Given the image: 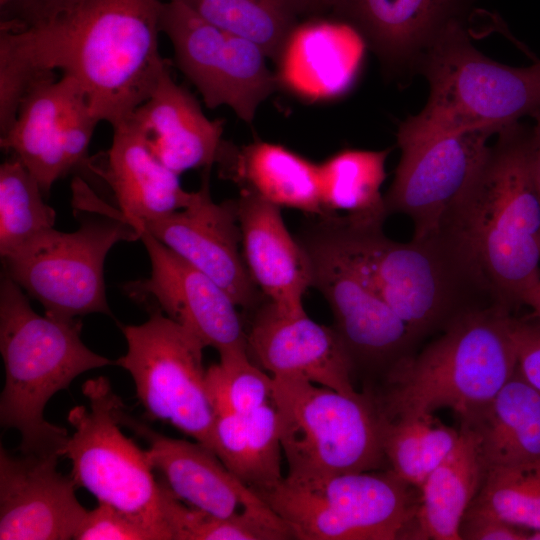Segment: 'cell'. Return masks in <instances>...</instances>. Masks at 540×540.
Masks as SVG:
<instances>
[{
    "label": "cell",
    "mask_w": 540,
    "mask_h": 540,
    "mask_svg": "<svg viewBox=\"0 0 540 540\" xmlns=\"http://www.w3.org/2000/svg\"><path fill=\"white\" fill-rule=\"evenodd\" d=\"M297 238L309 257L311 287L327 301L355 375L371 382L367 387L379 384L419 341L363 280L323 217Z\"/></svg>",
    "instance_id": "cell-12"
},
{
    "label": "cell",
    "mask_w": 540,
    "mask_h": 540,
    "mask_svg": "<svg viewBox=\"0 0 540 540\" xmlns=\"http://www.w3.org/2000/svg\"><path fill=\"white\" fill-rule=\"evenodd\" d=\"M209 172L205 169L199 190L185 208L132 226L145 228L219 284L238 307L253 312L266 299L252 281L242 256L236 199L214 202Z\"/></svg>",
    "instance_id": "cell-17"
},
{
    "label": "cell",
    "mask_w": 540,
    "mask_h": 540,
    "mask_svg": "<svg viewBox=\"0 0 540 540\" xmlns=\"http://www.w3.org/2000/svg\"><path fill=\"white\" fill-rule=\"evenodd\" d=\"M335 1V0H334ZM334 4V3H333Z\"/></svg>",
    "instance_id": "cell-45"
},
{
    "label": "cell",
    "mask_w": 540,
    "mask_h": 540,
    "mask_svg": "<svg viewBox=\"0 0 540 540\" xmlns=\"http://www.w3.org/2000/svg\"><path fill=\"white\" fill-rule=\"evenodd\" d=\"M55 210L37 180L14 157L0 166V256L15 253L54 228Z\"/></svg>",
    "instance_id": "cell-33"
},
{
    "label": "cell",
    "mask_w": 540,
    "mask_h": 540,
    "mask_svg": "<svg viewBox=\"0 0 540 540\" xmlns=\"http://www.w3.org/2000/svg\"><path fill=\"white\" fill-rule=\"evenodd\" d=\"M161 0H83L50 22L0 33V132L39 74L59 69L84 91L93 114L125 123L170 67L159 51Z\"/></svg>",
    "instance_id": "cell-1"
},
{
    "label": "cell",
    "mask_w": 540,
    "mask_h": 540,
    "mask_svg": "<svg viewBox=\"0 0 540 540\" xmlns=\"http://www.w3.org/2000/svg\"><path fill=\"white\" fill-rule=\"evenodd\" d=\"M512 334L517 368L524 379L540 392V326L512 317Z\"/></svg>",
    "instance_id": "cell-38"
},
{
    "label": "cell",
    "mask_w": 540,
    "mask_h": 540,
    "mask_svg": "<svg viewBox=\"0 0 540 540\" xmlns=\"http://www.w3.org/2000/svg\"><path fill=\"white\" fill-rule=\"evenodd\" d=\"M245 416L246 432L234 476L256 493L277 485L284 478L278 413L270 401Z\"/></svg>",
    "instance_id": "cell-35"
},
{
    "label": "cell",
    "mask_w": 540,
    "mask_h": 540,
    "mask_svg": "<svg viewBox=\"0 0 540 540\" xmlns=\"http://www.w3.org/2000/svg\"><path fill=\"white\" fill-rule=\"evenodd\" d=\"M150 262L148 278L131 281L125 293L159 310L219 355L248 352L243 321L229 294L209 276L178 256L142 226H134Z\"/></svg>",
    "instance_id": "cell-16"
},
{
    "label": "cell",
    "mask_w": 540,
    "mask_h": 540,
    "mask_svg": "<svg viewBox=\"0 0 540 540\" xmlns=\"http://www.w3.org/2000/svg\"><path fill=\"white\" fill-rule=\"evenodd\" d=\"M83 0H14L6 9L9 18L22 27L52 21L75 9Z\"/></svg>",
    "instance_id": "cell-40"
},
{
    "label": "cell",
    "mask_w": 540,
    "mask_h": 540,
    "mask_svg": "<svg viewBox=\"0 0 540 540\" xmlns=\"http://www.w3.org/2000/svg\"><path fill=\"white\" fill-rule=\"evenodd\" d=\"M523 305L528 306L532 310V315L540 323V280L525 296Z\"/></svg>",
    "instance_id": "cell-42"
},
{
    "label": "cell",
    "mask_w": 540,
    "mask_h": 540,
    "mask_svg": "<svg viewBox=\"0 0 540 540\" xmlns=\"http://www.w3.org/2000/svg\"><path fill=\"white\" fill-rule=\"evenodd\" d=\"M206 381L215 408L245 415L272 401L273 377L246 351L219 355V362L207 368Z\"/></svg>",
    "instance_id": "cell-36"
},
{
    "label": "cell",
    "mask_w": 540,
    "mask_h": 540,
    "mask_svg": "<svg viewBox=\"0 0 540 540\" xmlns=\"http://www.w3.org/2000/svg\"><path fill=\"white\" fill-rule=\"evenodd\" d=\"M212 24L257 44L276 62L304 16L305 0H174Z\"/></svg>",
    "instance_id": "cell-30"
},
{
    "label": "cell",
    "mask_w": 540,
    "mask_h": 540,
    "mask_svg": "<svg viewBox=\"0 0 540 540\" xmlns=\"http://www.w3.org/2000/svg\"><path fill=\"white\" fill-rule=\"evenodd\" d=\"M494 134L491 129L468 130L400 147L395 176L384 195L388 214L407 216L412 238L439 231L480 173Z\"/></svg>",
    "instance_id": "cell-15"
},
{
    "label": "cell",
    "mask_w": 540,
    "mask_h": 540,
    "mask_svg": "<svg viewBox=\"0 0 540 540\" xmlns=\"http://www.w3.org/2000/svg\"><path fill=\"white\" fill-rule=\"evenodd\" d=\"M429 83L424 108L398 128L399 147L476 129L497 133L540 111V60L498 63L478 51L464 26L441 36L421 61Z\"/></svg>",
    "instance_id": "cell-6"
},
{
    "label": "cell",
    "mask_w": 540,
    "mask_h": 540,
    "mask_svg": "<svg viewBox=\"0 0 540 540\" xmlns=\"http://www.w3.org/2000/svg\"><path fill=\"white\" fill-rule=\"evenodd\" d=\"M14 0H0L1 10L10 5Z\"/></svg>",
    "instance_id": "cell-44"
},
{
    "label": "cell",
    "mask_w": 540,
    "mask_h": 540,
    "mask_svg": "<svg viewBox=\"0 0 540 540\" xmlns=\"http://www.w3.org/2000/svg\"><path fill=\"white\" fill-rule=\"evenodd\" d=\"M323 218L363 280L418 341L463 315L501 306L475 262L443 228L397 242L380 225H352L338 215Z\"/></svg>",
    "instance_id": "cell-3"
},
{
    "label": "cell",
    "mask_w": 540,
    "mask_h": 540,
    "mask_svg": "<svg viewBox=\"0 0 540 540\" xmlns=\"http://www.w3.org/2000/svg\"><path fill=\"white\" fill-rule=\"evenodd\" d=\"M379 417L382 448L390 470L417 488L453 449L460 434L432 414Z\"/></svg>",
    "instance_id": "cell-31"
},
{
    "label": "cell",
    "mask_w": 540,
    "mask_h": 540,
    "mask_svg": "<svg viewBox=\"0 0 540 540\" xmlns=\"http://www.w3.org/2000/svg\"><path fill=\"white\" fill-rule=\"evenodd\" d=\"M126 123L157 160L179 175L218 164L228 142L224 121L207 118L195 96L174 81L170 67Z\"/></svg>",
    "instance_id": "cell-21"
},
{
    "label": "cell",
    "mask_w": 540,
    "mask_h": 540,
    "mask_svg": "<svg viewBox=\"0 0 540 540\" xmlns=\"http://www.w3.org/2000/svg\"><path fill=\"white\" fill-rule=\"evenodd\" d=\"M511 313L493 306L450 324L420 353L365 391L379 415L432 414L447 407L462 422L474 419L517 368Z\"/></svg>",
    "instance_id": "cell-4"
},
{
    "label": "cell",
    "mask_w": 540,
    "mask_h": 540,
    "mask_svg": "<svg viewBox=\"0 0 540 540\" xmlns=\"http://www.w3.org/2000/svg\"><path fill=\"white\" fill-rule=\"evenodd\" d=\"M59 455L11 454L0 448V539H73L87 509Z\"/></svg>",
    "instance_id": "cell-19"
},
{
    "label": "cell",
    "mask_w": 540,
    "mask_h": 540,
    "mask_svg": "<svg viewBox=\"0 0 540 540\" xmlns=\"http://www.w3.org/2000/svg\"><path fill=\"white\" fill-rule=\"evenodd\" d=\"M160 29L171 42L176 66L208 108L227 106L251 124L260 104L279 89L257 44L212 24L185 4L163 2Z\"/></svg>",
    "instance_id": "cell-13"
},
{
    "label": "cell",
    "mask_w": 540,
    "mask_h": 540,
    "mask_svg": "<svg viewBox=\"0 0 540 540\" xmlns=\"http://www.w3.org/2000/svg\"><path fill=\"white\" fill-rule=\"evenodd\" d=\"M122 426L147 442L150 465L180 501L218 517L268 507L203 444L163 435L127 410L122 415Z\"/></svg>",
    "instance_id": "cell-22"
},
{
    "label": "cell",
    "mask_w": 540,
    "mask_h": 540,
    "mask_svg": "<svg viewBox=\"0 0 540 540\" xmlns=\"http://www.w3.org/2000/svg\"><path fill=\"white\" fill-rule=\"evenodd\" d=\"M469 508L528 531H540V461L487 469Z\"/></svg>",
    "instance_id": "cell-34"
},
{
    "label": "cell",
    "mask_w": 540,
    "mask_h": 540,
    "mask_svg": "<svg viewBox=\"0 0 540 540\" xmlns=\"http://www.w3.org/2000/svg\"><path fill=\"white\" fill-rule=\"evenodd\" d=\"M310 15H318L332 9L334 0H305Z\"/></svg>",
    "instance_id": "cell-43"
},
{
    "label": "cell",
    "mask_w": 540,
    "mask_h": 540,
    "mask_svg": "<svg viewBox=\"0 0 540 540\" xmlns=\"http://www.w3.org/2000/svg\"><path fill=\"white\" fill-rule=\"evenodd\" d=\"M497 135L477 178L441 228L512 312L540 280V196L531 169V127L518 122Z\"/></svg>",
    "instance_id": "cell-2"
},
{
    "label": "cell",
    "mask_w": 540,
    "mask_h": 540,
    "mask_svg": "<svg viewBox=\"0 0 540 540\" xmlns=\"http://www.w3.org/2000/svg\"><path fill=\"white\" fill-rule=\"evenodd\" d=\"M390 469L317 479L284 476L256 492L299 540L410 539L418 504Z\"/></svg>",
    "instance_id": "cell-10"
},
{
    "label": "cell",
    "mask_w": 540,
    "mask_h": 540,
    "mask_svg": "<svg viewBox=\"0 0 540 540\" xmlns=\"http://www.w3.org/2000/svg\"><path fill=\"white\" fill-rule=\"evenodd\" d=\"M453 449L419 488L412 539L461 540L463 516L486 473L475 431L461 424Z\"/></svg>",
    "instance_id": "cell-27"
},
{
    "label": "cell",
    "mask_w": 540,
    "mask_h": 540,
    "mask_svg": "<svg viewBox=\"0 0 540 540\" xmlns=\"http://www.w3.org/2000/svg\"><path fill=\"white\" fill-rule=\"evenodd\" d=\"M532 118L534 125L531 127V169L540 196V111L536 112Z\"/></svg>",
    "instance_id": "cell-41"
},
{
    "label": "cell",
    "mask_w": 540,
    "mask_h": 540,
    "mask_svg": "<svg viewBox=\"0 0 540 540\" xmlns=\"http://www.w3.org/2000/svg\"><path fill=\"white\" fill-rule=\"evenodd\" d=\"M530 531L497 517L468 508L461 525L460 537L466 540H528Z\"/></svg>",
    "instance_id": "cell-39"
},
{
    "label": "cell",
    "mask_w": 540,
    "mask_h": 540,
    "mask_svg": "<svg viewBox=\"0 0 540 540\" xmlns=\"http://www.w3.org/2000/svg\"><path fill=\"white\" fill-rule=\"evenodd\" d=\"M389 152L344 149L318 164L325 216L341 212L349 224L383 226L389 214L381 186L386 178Z\"/></svg>",
    "instance_id": "cell-29"
},
{
    "label": "cell",
    "mask_w": 540,
    "mask_h": 540,
    "mask_svg": "<svg viewBox=\"0 0 540 540\" xmlns=\"http://www.w3.org/2000/svg\"><path fill=\"white\" fill-rule=\"evenodd\" d=\"M113 131L103 163L92 159L90 171L110 186L127 222L141 224L185 208L194 191L182 187L180 175L157 160L128 123Z\"/></svg>",
    "instance_id": "cell-25"
},
{
    "label": "cell",
    "mask_w": 540,
    "mask_h": 540,
    "mask_svg": "<svg viewBox=\"0 0 540 540\" xmlns=\"http://www.w3.org/2000/svg\"><path fill=\"white\" fill-rule=\"evenodd\" d=\"M242 256L247 271L266 300L290 313L305 312L303 297L311 287L308 254L289 232L281 208L241 190L236 199Z\"/></svg>",
    "instance_id": "cell-23"
},
{
    "label": "cell",
    "mask_w": 540,
    "mask_h": 540,
    "mask_svg": "<svg viewBox=\"0 0 540 540\" xmlns=\"http://www.w3.org/2000/svg\"><path fill=\"white\" fill-rule=\"evenodd\" d=\"M78 82L53 72L36 76L25 90L0 146L20 161L48 195L53 184L77 168L90 170L89 145L97 124Z\"/></svg>",
    "instance_id": "cell-14"
},
{
    "label": "cell",
    "mask_w": 540,
    "mask_h": 540,
    "mask_svg": "<svg viewBox=\"0 0 540 540\" xmlns=\"http://www.w3.org/2000/svg\"><path fill=\"white\" fill-rule=\"evenodd\" d=\"M127 352L115 365L132 377L148 418L169 424L213 450L215 407L203 365L205 345L161 311L122 325Z\"/></svg>",
    "instance_id": "cell-11"
},
{
    "label": "cell",
    "mask_w": 540,
    "mask_h": 540,
    "mask_svg": "<svg viewBox=\"0 0 540 540\" xmlns=\"http://www.w3.org/2000/svg\"><path fill=\"white\" fill-rule=\"evenodd\" d=\"M365 46L347 23L302 22L275 62L278 86L309 102L338 98L353 85Z\"/></svg>",
    "instance_id": "cell-24"
},
{
    "label": "cell",
    "mask_w": 540,
    "mask_h": 540,
    "mask_svg": "<svg viewBox=\"0 0 540 540\" xmlns=\"http://www.w3.org/2000/svg\"><path fill=\"white\" fill-rule=\"evenodd\" d=\"M74 204L92 210L73 232L52 228L2 259L6 273L37 300L45 314L59 319L112 315L106 298L104 262L121 241L139 234L118 208L102 203L84 182L73 189Z\"/></svg>",
    "instance_id": "cell-7"
},
{
    "label": "cell",
    "mask_w": 540,
    "mask_h": 540,
    "mask_svg": "<svg viewBox=\"0 0 540 540\" xmlns=\"http://www.w3.org/2000/svg\"><path fill=\"white\" fill-rule=\"evenodd\" d=\"M486 469L540 461V392L516 368L513 376L474 419Z\"/></svg>",
    "instance_id": "cell-28"
},
{
    "label": "cell",
    "mask_w": 540,
    "mask_h": 540,
    "mask_svg": "<svg viewBox=\"0 0 540 540\" xmlns=\"http://www.w3.org/2000/svg\"><path fill=\"white\" fill-rule=\"evenodd\" d=\"M251 313L248 353L271 376L310 381L345 395L359 393L353 385V364L333 327L268 300Z\"/></svg>",
    "instance_id": "cell-18"
},
{
    "label": "cell",
    "mask_w": 540,
    "mask_h": 540,
    "mask_svg": "<svg viewBox=\"0 0 540 540\" xmlns=\"http://www.w3.org/2000/svg\"><path fill=\"white\" fill-rule=\"evenodd\" d=\"M76 540H161L158 533L112 506L98 503L88 510Z\"/></svg>",
    "instance_id": "cell-37"
},
{
    "label": "cell",
    "mask_w": 540,
    "mask_h": 540,
    "mask_svg": "<svg viewBox=\"0 0 540 540\" xmlns=\"http://www.w3.org/2000/svg\"><path fill=\"white\" fill-rule=\"evenodd\" d=\"M272 401L286 477L368 472L387 463L380 417L366 392L345 395L310 381L273 377Z\"/></svg>",
    "instance_id": "cell-8"
},
{
    "label": "cell",
    "mask_w": 540,
    "mask_h": 540,
    "mask_svg": "<svg viewBox=\"0 0 540 540\" xmlns=\"http://www.w3.org/2000/svg\"><path fill=\"white\" fill-rule=\"evenodd\" d=\"M220 176L280 208L324 217L319 165L280 144L255 141L241 148L227 142L217 164Z\"/></svg>",
    "instance_id": "cell-26"
},
{
    "label": "cell",
    "mask_w": 540,
    "mask_h": 540,
    "mask_svg": "<svg viewBox=\"0 0 540 540\" xmlns=\"http://www.w3.org/2000/svg\"><path fill=\"white\" fill-rule=\"evenodd\" d=\"M81 330L79 318L35 312L24 290L2 273L0 353L5 379L0 423L19 433L22 454L61 457L69 434L45 419L47 403L82 373L115 365L83 343Z\"/></svg>",
    "instance_id": "cell-5"
},
{
    "label": "cell",
    "mask_w": 540,
    "mask_h": 540,
    "mask_svg": "<svg viewBox=\"0 0 540 540\" xmlns=\"http://www.w3.org/2000/svg\"><path fill=\"white\" fill-rule=\"evenodd\" d=\"M161 482L165 518L173 540L294 539L286 522L269 506L218 517L182 504Z\"/></svg>",
    "instance_id": "cell-32"
},
{
    "label": "cell",
    "mask_w": 540,
    "mask_h": 540,
    "mask_svg": "<svg viewBox=\"0 0 540 540\" xmlns=\"http://www.w3.org/2000/svg\"><path fill=\"white\" fill-rule=\"evenodd\" d=\"M475 0H335L333 8L353 27L392 76L418 71L430 47L448 30L464 26Z\"/></svg>",
    "instance_id": "cell-20"
},
{
    "label": "cell",
    "mask_w": 540,
    "mask_h": 540,
    "mask_svg": "<svg viewBox=\"0 0 540 540\" xmlns=\"http://www.w3.org/2000/svg\"><path fill=\"white\" fill-rule=\"evenodd\" d=\"M82 392L89 405L68 412L73 433L62 451L76 486L149 527L161 540H173L161 480H156L146 450L121 430L126 410L122 399L104 376L88 379Z\"/></svg>",
    "instance_id": "cell-9"
}]
</instances>
